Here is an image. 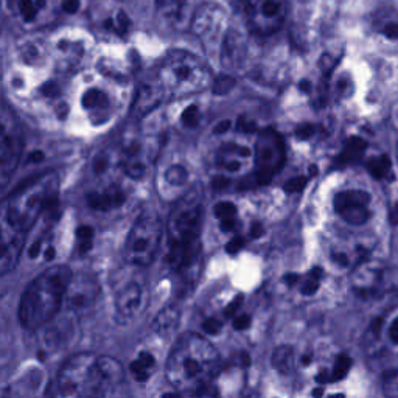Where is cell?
Returning <instances> with one entry per match:
<instances>
[{
  "mask_svg": "<svg viewBox=\"0 0 398 398\" xmlns=\"http://www.w3.org/2000/svg\"><path fill=\"white\" fill-rule=\"evenodd\" d=\"M125 370L111 356L78 353L62 365L48 386L53 397H103L111 395L123 381Z\"/></svg>",
  "mask_w": 398,
  "mask_h": 398,
  "instance_id": "6da1fadb",
  "label": "cell"
},
{
  "mask_svg": "<svg viewBox=\"0 0 398 398\" xmlns=\"http://www.w3.org/2000/svg\"><path fill=\"white\" fill-rule=\"evenodd\" d=\"M72 274L67 266L53 265L30 283L19 304V319L23 327L36 330L56 318Z\"/></svg>",
  "mask_w": 398,
  "mask_h": 398,
  "instance_id": "7a4b0ae2",
  "label": "cell"
},
{
  "mask_svg": "<svg viewBox=\"0 0 398 398\" xmlns=\"http://www.w3.org/2000/svg\"><path fill=\"white\" fill-rule=\"evenodd\" d=\"M218 367L215 347L199 335H184L167 363V380L177 389L207 385Z\"/></svg>",
  "mask_w": 398,
  "mask_h": 398,
  "instance_id": "3957f363",
  "label": "cell"
},
{
  "mask_svg": "<svg viewBox=\"0 0 398 398\" xmlns=\"http://www.w3.org/2000/svg\"><path fill=\"white\" fill-rule=\"evenodd\" d=\"M157 81L165 96L177 99L204 91L212 77L206 64L197 56L184 50H175L165 56L159 69Z\"/></svg>",
  "mask_w": 398,
  "mask_h": 398,
  "instance_id": "277c9868",
  "label": "cell"
},
{
  "mask_svg": "<svg viewBox=\"0 0 398 398\" xmlns=\"http://www.w3.org/2000/svg\"><path fill=\"white\" fill-rule=\"evenodd\" d=\"M60 181L55 175H45L23 187L2 209L6 216L21 229L30 232L44 212L50 210L58 194Z\"/></svg>",
  "mask_w": 398,
  "mask_h": 398,
  "instance_id": "5b68a950",
  "label": "cell"
},
{
  "mask_svg": "<svg viewBox=\"0 0 398 398\" xmlns=\"http://www.w3.org/2000/svg\"><path fill=\"white\" fill-rule=\"evenodd\" d=\"M162 223L154 212H143L136 219L125 243V257L134 266L150 265L162 241Z\"/></svg>",
  "mask_w": 398,
  "mask_h": 398,
  "instance_id": "8992f818",
  "label": "cell"
},
{
  "mask_svg": "<svg viewBox=\"0 0 398 398\" xmlns=\"http://www.w3.org/2000/svg\"><path fill=\"white\" fill-rule=\"evenodd\" d=\"M23 153V131L18 116L0 103V190L10 184Z\"/></svg>",
  "mask_w": 398,
  "mask_h": 398,
  "instance_id": "52a82bcc",
  "label": "cell"
},
{
  "mask_svg": "<svg viewBox=\"0 0 398 398\" xmlns=\"http://www.w3.org/2000/svg\"><path fill=\"white\" fill-rule=\"evenodd\" d=\"M254 157L257 182H270L285 160V143L274 129H265L258 134Z\"/></svg>",
  "mask_w": 398,
  "mask_h": 398,
  "instance_id": "ba28073f",
  "label": "cell"
},
{
  "mask_svg": "<svg viewBox=\"0 0 398 398\" xmlns=\"http://www.w3.org/2000/svg\"><path fill=\"white\" fill-rule=\"evenodd\" d=\"M100 291V282L94 274H72L62 305L73 318H81L92 310Z\"/></svg>",
  "mask_w": 398,
  "mask_h": 398,
  "instance_id": "9c48e42d",
  "label": "cell"
},
{
  "mask_svg": "<svg viewBox=\"0 0 398 398\" xmlns=\"http://www.w3.org/2000/svg\"><path fill=\"white\" fill-rule=\"evenodd\" d=\"M190 27L206 45H219L227 31V13L221 5L204 4L192 16ZM221 47V45H219Z\"/></svg>",
  "mask_w": 398,
  "mask_h": 398,
  "instance_id": "30bf717a",
  "label": "cell"
},
{
  "mask_svg": "<svg viewBox=\"0 0 398 398\" xmlns=\"http://www.w3.org/2000/svg\"><path fill=\"white\" fill-rule=\"evenodd\" d=\"M79 104L83 108L91 123L101 126L112 118L117 111V99L111 89L96 81L87 84L79 96Z\"/></svg>",
  "mask_w": 398,
  "mask_h": 398,
  "instance_id": "8fae6325",
  "label": "cell"
},
{
  "mask_svg": "<svg viewBox=\"0 0 398 398\" xmlns=\"http://www.w3.org/2000/svg\"><path fill=\"white\" fill-rule=\"evenodd\" d=\"M285 10L283 0H246L249 26L262 36L274 35L282 28Z\"/></svg>",
  "mask_w": 398,
  "mask_h": 398,
  "instance_id": "7c38bea8",
  "label": "cell"
},
{
  "mask_svg": "<svg viewBox=\"0 0 398 398\" xmlns=\"http://www.w3.org/2000/svg\"><path fill=\"white\" fill-rule=\"evenodd\" d=\"M27 233L0 210V275L10 272L18 265L26 248Z\"/></svg>",
  "mask_w": 398,
  "mask_h": 398,
  "instance_id": "4fadbf2b",
  "label": "cell"
},
{
  "mask_svg": "<svg viewBox=\"0 0 398 398\" xmlns=\"http://www.w3.org/2000/svg\"><path fill=\"white\" fill-rule=\"evenodd\" d=\"M201 206L197 201H185L176 207L168 223L170 240H181L199 237L201 227Z\"/></svg>",
  "mask_w": 398,
  "mask_h": 398,
  "instance_id": "5bb4252c",
  "label": "cell"
},
{
  "mask_svg": "<svg viewBox=\"0 0 398 398\" xmlns=\"http://www.w3.org/2000/svg\"><path fill=\"white\" fill-rule=\"evenodd\" d=\"M146 305V289L139 280H129L120 287L116 294V313L120 322H131Z\"/></svg>",
  "mask_w": 398,
  "mask_h": 398,
  "instance_id": "9a60e30c",
  "label": "cell"
},
{
  "mask_svg": "<svg viewBox=\"0 0 398 398\" xmlns=\"http://www.w3.org/2000/svg\"><path fill=\"white\" fill-rule=\"evenodd\" d=\"M370 197L363 190H344L336 194L335 210L348 224L361 226L367 221Z\"/></svg>",
  "mask_w": 398,
  "mask_h": 398,
  "instance_id": "2e32d148",
  "label": "cell"
},
{
  "mask_svg": "<svg viewBox=\"0 0 398 398\" xmlns=\"http://www.w3.org/2000/svg\"><path fill=\"white\" fill-rule=\"evenodd\" d=\"M126 202V192L123 187L117 182H109L100 185V189H96L87 194V204L96 212H112L117 210Z\"/></svg>",
  "mask_w": 398,
  "mask_h": 398,
  "instance_id": "e0dca14e",
  "label": "cell"
},
{
  "mask_svg": "<svg viewBox=\"0 0 398 398\" xmlns=\"http://www.w3.org/2000/svg\"><path fill=\"white\" fill-rule=\"evenodd\" d=\"M201 241L199 237L170 240V250L167 255V262L170 267L175 271H184L190 267L199 255Z\"/></svg>",
  "mask_w": 398,
  "mask_h": 398,
  "instance_id": "ac0fdd59",
  "label": "cell"
},
{
  "mask_svg": "<svg viewBox=\"0 0 398 398\" xmlns=\"http://www.w3.org/2000/svg\"><path fill=\"white\" fill-rule=\"evenodd\" d=\"M87 47L83 39L61 38L53 47V58L61 70L78 67L86 58Z\"/></svg>",
  "mask_w": 398,
  "mask_h": 398,
  "instance_id": "d6986e66",
  "label": "cell"
},
{
  "mask_svg": "<svg viewBox=\"0 0 398 398\" xmlns=\"http://www.w3.org/2000/svg\"><path fill=\"white\" fill-rule=\"evenodd\" d=\"M190 0H156L157 18L172 30H184L189 19Z\"/></svg>",
  "mask_w": 398,
  "mask_h": 398,
  "instance_id": "ffe728a7",
  "label": "cell"
},
{
  "mask_svg": "<svg viewBox=\"0 0 398 398\" xmlns=\"http://www.w3.org/2000/svg\"><path fill=\"white\" fill-rule=\"evenodd\" d=\"M245 39L237 31L227 30L223 44L219 47V58H221L223 66L226 69H238L245 60Z\"/></svg>",
  "mask_w": 398,
  "mask_h": 398,
  "instance_id": "44dd1931",
  "label": "cell"
},
{
  "mask_svg": "<svg viewBox=\"0 0 398 398\" xmlns=\"http://www.w3.org/2000/svg\"><path fill=\"white\" fill-rule=\"evenodd\" d=\"M380 287H383V272L378 267L363 265L356 270L353 277V288L363 297L378 294Z\"/></svg>",
  "mask_w": 398,
  "mask_h": 398,
  "instance_id": "7402d4cb",
  "label": "cell"
},
{
  "mask_svg": "<svg viewBox=\"0 0 398 398\" xmlns=\"http://www.w3.org/2000/svg\"><path fill=\"white\" fill-rule=\"evenodd\" d=\"M254 153L248 146L237 145V143H227L219 148L218 153V164L221 165L226 172L237 173L245 165L246 159L253 157Z\"/></svg>",
  "mask_w": 398,
  "mask_h": 398,
  "instance_id": "603a6c76",
  "label": "cell"
},
{
  "mask_svg": "<svg viewBox=\"0 0 398 398\" xmlns=\"http://www.w3.org/2000/svg\"><path fill=\"white\" fill-rule=\"evenodd\" d=\"M164 99H165V94H164V89L160 87L159 81H156V83L153 84H143L136 95L134 112L137 116H145V114H148L154 108L159 106V103Z\"/></svg>",
  "mask_w": 398,
  "mask_h": 398,
  "instance_id": "cb8c5ba5",
  "label": "cell"
},
{
  "mask_svg": "<svg viewBox=\"0 0 398 398\" xmlns=\"http://www.w3.org/2000/svg\"><path fill=\"white\" fill-rule=\"evenodd\" d=\"M179 326V310L176 306H167L162 310L154 321V331L160 336H170Z\"/></svg>",
  "mask_w": 398,
  "mask_h": 398,
  "instance_id": "d4e9b609",
  "label": "cell"
},
{
  "mask_svg": "<svg viewBox=\"0 0 398 398\" xmlns=\"http://www.w3.org/2000/svg\"><path fill=\"white\" fill-rule=\"evenodd\" d=\"M271 364L275 370L282 373V375H288V373L294 369V364H296L294 348L289 346L275 347V350L272 352L271 356Z\"/></svg>",
  "mask_w": 398,
  "mask_h": 398,
  "instance_id": "484cf974",
  "label": "cell"
},
{
  "mask_svg": "<svg viewBox=\"0 0 398 398\" xmlns=\"http://www.w3.org/2000/svg\"><path fill=\"white\" fill-rule=\"evenodd\" d=\"M154 367H156V360H154V356L150 352H140L137 355V358L131 363L129 370H131L133 377L137 381H146L151 377Z\"/></svg>",
  "mask_w": 398,
  "mask_h": 398,
  "instance_id": "4316f807",
  "label": "cell"
},
{
  "mask_svg": "<svg viewBox=\"0 0 398 398\" xmlns=\"http://www.w3.org/2000/svg\"><path fill=\"white\" fill-rule=\"evenodd\" d=\"M365 148H367V142L363 140L361 137H350L347 140L343 153H341V156L338 157V162H341V164H352V162L360 160Z\"/></svg>",
  "mask_w": 398,
  "mask_h": 398,
  "instance_id": "83f0119b",
  "label": "cell"
},
{
  "mask_svg": "<svg viewBox=\"0 0 398 398\" xmlns=\"http://www.w3.org/2000/svg\"><path fill=\"white\" fill-rule=\"evenodd\" d=\"M30 257L33 260H44V262H52L55 258V245L50 235L40 237L30 248Z\"/></svg>",
  "mask_w": 398,
  "mask_h": 398,
  "instance_id": "f1b7e54d",
  "label": "cell"
},
{
  "mask_svg": "<svg viewBox=\"0 0 398 398\" xmlns=\"http://www.w3.org/2000/svg\"><path fill=\"white\" fill-rule=\"evenodd\" d=\"M43 4L44 0H16L14 8L18 10L22 21L33 22L39 16Z\"/></svg>",
  "mask_w": 398,
  "mask_h": 398,
  "instance_id": "f546056e",
  "label": "cell"
},
{
  "mask_svg": "<svg viewBox=\"0 0 398 398\" xmlns=\"http://www.w3.org/2000/svg\"><path fill=\"white\" fill-rule=\"evenodd\" d=\"M164 181L170 189H181L189 181V172L182 165H172L165 170Z\"/></svg>",
  "mask_w": 398,
  "mask_h": 398,
  "instance_id": "4dcf8cb0",
  "label": "cell"
},
{
  "mask_svg": "<svg viewBox=\"0 0 398 398\" xmlns=\"http://www.w3.org/2000/svg\"><path fill=\"white\" fill-rule=\"evenodd\" d=\"M369 173L375 177V179H385V177L389 176L392 168V162L391 157L386 156V154H381V156H377L369 160Z\"/></svg>",
  "mask_w": 398,
  "mask_h": 398,
  "instance_id": "1f68e13d",
  "label": "cell"
},
{
  "mask_svg": "<svg viewBox=\"0 0 398 398\" xmlns=\"http://www.w3.org/2000/svg\"><path fill=\"white\" fill-rule=\"evenodd\" d=\"M321 277H322L321 267H313V270L305 275V279L300 282V292L305 296L316 294L321 287Z\"/></svg>",
  "mask_w": 398,
  "mask_h": 398,
  "instance_id": "d6a6232c",
  "label": "cell"
},
{
  "mask_svg": "<svg viewBox=\"0 0 398 398\" xmlns=\"http://www.w3.org/2000/svg\"><path fill=\"white\" fill-rule=\"evenodd\" d=\"M352 367V358L346 353L338 355V358L335 360V364H333L331 370L328 372V378L330 381H339L347 377L348 370Z\"/></svg>",
  "mask_w": 398,
  "mask_h": 398,
  "instance_id": "836d02e7",
  "label": "cell"
},
{
  "mask_svg": "<svg viewBox=\"0 0 398 398\" xmlns=\"http://www.w3.org/2000/svg\"><path fill=\"white\" fill-rule=\"evenodd\" d=\"M94 241V231L91 227L83 226L77 231V248L81 254H86L91 250Z\"/></svg>",
  "mask_w": 398,
  "mask_h": 398,
  "instance_id": "e575fe53",
  "label": "cell"
},
{
  "mask_svg": "<svg viewBox=\"0 0 398 398\" xmlns=\"http://www.w3.org/2000/svg\"><path fill=\"white\" fill-rule=\"evenodd\" d=\"M199 120H201V112L198 109V106H187L182 111V116H181V121L185 128H197L199 125Z\"/></svg>",
  "mask_w": 398,
  "mask_h": 398,
  "instance_id": "d590c367",
  "label": "cell"
},
{
  "mask_svg": "<svg viewBox=\"0 0 398 398\" xmlns=\"http://www.w3.org/2000/svg\"><path fill=\"white\" fill-rule=\"evenodd\" d=\"M214 212L218 219L233 218V216H237V207H235L232 202H218L214 209Z\"/></svg>",
  "mask_w": 398,
  "mask_h": 398,
  "instance_id": "8d00e7d4",
  "label": "cell"
},
{
  "mask_svg": "<svg viewBox=\"0 0 398 398\" xmlns=\"http://www.w3.org/2000/svg\"><path fill=\"white\" fill-rule=\"evenodd\" d=\"M235 84V79L231 78L229 75H224V77H219L216 81H215V84H214V92L218 94V95H224L231 91V89L233 87Z\"/></svg>",
  "mask_w": 398,
  "mask_h": 398,
  "instance_id": "74e56055",
  "label": "cell"
},
{
  "mask_svg": "<svg viewBox=\"0 0 398 398\" xmlns=\"http://www.w3.org/2000/svg\"><path fill=\"white\" fill-rule=\"evenodd\" d=\"M306 185V177L305 176H297V177H292L287 184H285V190L288 193H297L300 190H304Z\"/></svg>",
  "mask_w": 398,
  "mask_h": 398,
  "instance_id": "f35d334b",
  "label": "cell"
},
{
  "mask_svg": "<svg viewBox=\"0 0 398 398\" xmlns=\"http://www.w3.org/2000/svg\"><path fill=\"white\" fill-rule=\"evenodd\" d=\"M58 6L62 13L75 14L81 8V0H58Z\"/></svg>",
  "mask_w": 398,
  "mask_h": 398,
  "instance_id": "ab89813d",
  "label": "cell"
},
{
  "mask_svg": "<svg viewBox=\"0 0 398 398\" xmlns=\"http://www.w3.org/2000/svg\"><path fill=\"white\" fill-rule=\"evenodd\" d=\"M238 129L243 133H254L255 129H257V125H255V121L253 118H249L248 116H241L238 118Z\"/></svg>",
  "mask_w": 398,
  "mask_h": 398,
  "instance_id": "60d3db41",
  "label": "cell"
},
{
  "mask_svg": "<svg viewBox=\"0 0 398 398\" xmlns=\"http://www.w3.org/2000/svg\"><path fill=\"white\" fill-rule=\"evenodd\" d=\"M202 328H204V331L207 333V335H218V333L221 331L223 326H221V322H219L218 319L210 318L204 324H202Z\"/></svg>",
  "mask_w": 398,
  "mask_h": 398,
  "instance_id": "b9f144b4",
  "label": "cell"
},
{
  "mask_svg": "<svg viewBox=\"0 0 398 398\" xmlns=\"http://www.w3.org/2000/svg\"><path fill=\"white\" fill-rule=\"evenodd\" d=\"M250 326V316L245 314V313H240L238 316H235L233 318V328L235 330H246Z\"/></svg>",
  "mask_w": 398,
  "mask_h": 398,
  "instance_id": "7bdbcfd3",
  "label": "cell"
},
{
  "mask_svg": "<svg viewBox=\"0 0 398 398\" xmlns=\"http://www.w3.org/2000/svg\"><path fill=\"white\" fill-rule=\"evenodd\" d=\"M314 134V128L310 123H305V125H300L296 129V137L299 140H308L310 137Z\"/></svg>",
  "mask_w": 398,
  "mask_h": 398,
  "instance_id": "ee69618b",
  "label": "cell"
},
{
  "mask_svg": "<svg viewBox=\"0 0 398 398\" xmlns=\"http://www.w3.org/2000/svg\"><path fill=\"white\" fill-rule=\"evenodd\" d=\"M243 246H245V241H243V238L235 237V238H232L229 243H227L226 250H227V253H229V254H237L240 249H243Z\"/></svg>",
  "mask_w": 398,
  "mask_h": 398,
  "instance_id": "f6af8a7d",
  "label": "cell"
},
{
  "mask_svg": "<svg viewBox=\"0 0 398 398\" xmlns=\"http://www.w3.org/2000/svg\"><path fill=\"white\" fill-rule=\"evenodd\" d=\"M386 391L389 395L398 397V373L389 377V380L386 381Z\"/></svg>",
  "mask_w": 398,
  "mask_h": 398,
  "instance_id": "bcb514c9",
  "label": "cell"
},
{
  "mask_svg": "<svg viewBox=\"0 0 398 398\" xmlns=\"http://www.w3.org/2000/svg\"><path fill=\"white\" fill-rule=\"evenodd\" d=\"M241 302H243V297L238 296V297H235V300H232L229 305H227V308H226L227 318H231V316L237 314V311L240 310V306H241Z\"/></svg>",
  "mask_w": 398,
  "mask_h": 398,
  "instance_id": "7dc6e473",
  "label": "cell"
},
{
  "mask_svg": "<svg viewBox=\"0 0 398 398\" xmlns=\"http://www.w3.org/2000/svg\"><path fill=\"white\" fill-rule=\"evenodd\" d=\"M235 224H237V216L219 219V227H221V231H224V232L233 231L235 229Z\"/></svg>",
  "mask_w": 398,
  "mask_h": 398,
  "instance_id": "c3c4849f",
  "label": "cell"
},
{
  "mask_svg": "<svg viewBox=\"0 0 398 398\" xmlns=\"http://www.w3.org/2000/svg\"><path fill=\"white\" fill-rule=\"evenodd\" d=\"M381 328H383V319H373L372 324H370V328H369V333H372L373 338L378 339L380 335H381Z\"/></svg>",
  "mask_w": 398,
  "mask_h": 398,
  "instance_id": "681fc988",
  "label": "cell"
},
{
  "mask_svg": "<svg viewBox=\"0 0 398 398\" xmlns=\"http://www.w3.org/2000/svg\"><path fill=\"white\" fill-rule=\"evenodd\" d=\"M383 33L386 38L389 39H398V23H387V26L383 28Z\"/></svg>",
  "mask_w": 398,
  "mask_h": 398,
  "instance_id": "f907efd6",
  "label": "cell"
},
{
  "mask_svg": "<svg viewBox=\"0 0 398 398\" xmlns=\"http://www.w3.org/2000/svg\"><path fill=\"white\" fill-rule=\"evenodd\" d=\"M231 126H232L231 120H223V121H219V123L214 128V133L215 134H224V133L229 131Z\"/></svg>",
  "mask_w": 398,
  "mask_h": 398,
  "instance_id": "816d5d0a",
  "label": "cell"
},
{
  "mask_svg": "<svg viewBox=\"0 0 398 398\" xmlns=\"http://www.w3.org/2000/svg\"><path fill=\"white\" fill-rule=\"evenodd\" d=\"M389 338H391L394 344H398V318L394 319L391 328H389Z\"/></svg>",
  "mask_w": 398,
  "mask_h": 398,
  "instance_id": "f5cc1de1",
  "label": "cell"
},
{
  "mask_svg": "<svg viewBox=\"0 0 398 398\" xmlns=\"http://www.w3.org/2000/svg\"><path fill=\"white\" fill-rule=\"evenodd\" d=\"M263 232H265V229L260 223H254L253 227H250V237L253 238H260L263 235Z\"/></svg>",
  "mask_w": 398,
  "mask_h": 398,
  "instance_id": "db71d44e",
  "label": "cell"
},
{
  "mask_svg": "<svg viewBox=\"0 0 398 398\" xmlns=\"http://www.w3.org/2000/svg\"><path fill=\"white\" fill-rule=\"evenodd\" d=\"M229 185V179H226V177H218V179H214V187L215 189H224V187Z\"/></svg>",
  "mask_w": 398,
  "mask_h": 398,
  "instance_id": "11a10c76",
  "label": "cell"
},
{
  "mask_svg": "<svg viewBox=\"0 0 398 398\" xmlns=\"http://www.w3.org/2000/svg\"><path fill=\"white\" fill-rule=\"evenodd\" d=\"M283 282L288 283L289 287H292V285H294V283L299 282V275H296V274H288V275H285V277H283Z\"/></svg>",
  "mask_w": 398,
  "mask_h": 398,
  "instance_id": "9f6ffc18",
  "label": "cell"
},
{
  "mask_svg": "<svg viewBox=\"0 0 398 398\" xmlns=\"http://www.w3.org/2000/svg\"><path fill=\"white\" fill-rule=\"evenodd\" d=\"M391 223L394 226L398 224V204H395L392 209H391Z\"/></svg>",
  "mask_w": 398,
  "mask_h": 398,
  "instance_id": "6f0895ef",
  "label": "cell"
},
{
  "mask_svg": "<svg viewBox=\"0 0 398 398\" xmlns=\"http://www.w3.org/2000/svg\"><path fill=\"white\" fill-rule=\"evenodd\" d=\"M300 89H302V91H310V83H302L300 84Z\"/></svg>",
  "mask_w": 398,
  "mask_h": 398,
  "instance_id": "680465c9",
  "label": "cell"
},
{
  "mask_svg": "<svg viewBox=\"0 0 398 398\" xmlns=\"http://www.w3.org/2000/svg\"><path fill=\"white\" fill-rule=\"evenodd\" d=\"M313 395H322V389H316V391H313Z\"/></svg>",
  "mask_w": 398,
  "mask_h": 398,
  "instance_id": "91938a15",
  "label": "cell"
}]
</instances>
